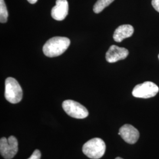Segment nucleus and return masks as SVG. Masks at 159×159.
<instances>
[{
  "mask_svg": "<svg viewBox=\"0 0 159 159\" xmlns=\"http://www.w3.org/2000/svg\"><path fill=\"white\" fill-rule=\"evenodd\" d=\"M4 96L6 100L12 104H17L21 101L23 90L15 79L8 77L6 80Z\"/></svg>",
  "mask_w": 159,
  "mask_h": 159,
  "instance_id": "7ed1b4c3",
  "label": "nucleus"
},
{
  "mask_svg": "<svg viewBox=\"0 0 159 159\" xmlns=\"http://www.w3.org/2000/svg\"><path fill=\"white\" fill-rule=\"evenodd\" d=\"M68 14V3L67 0H57L56 4L51 10V17L57 21H62Z\"/></svg>",
  "mask_w": 159,
  "mask_h": 159,
  "instance_id": "1a4fd4ad",
  "label": "nucleus"
},
{
  "mask_svg": "<svg viewBox=\"0 0 159 159\" xmlns=\"http://www.w3.org/2000/svg\"><path fill=\"white\" fill-rule=\"evenodd\" d=\"M63 110L71 117L78 119H85L89 116V111L84 106L71 100L64 101L62 104Z\"/></svg>",
  "mask_w": 159,
  "mask_h": 159,
  "instance_id": "20e7f679",
  "label": "nucleus"
},
{
  "mask_svg": "<svg viewBox=\"0 0 159 159\" xmlns=\"http://www.w3.org/2000/svg\"><path fill=\"white\" fill-rule=\"evenodd\" d=\"M158 57H159V56H158Z\"/></svg>",
  "mask_w": 159,
  "mask_h": 159,
  "instance_id": "f3484780",
  "label": "nucleus"
},
{
  "mask_svg": "<svg viewBox=\"0 0 159 159\" xmlns=\"http://www.w3.org/2000/svg\"><path fill=\"white\" fill-rule=\"evenodd\" d=\"M18 143L16 137L13 136L2 137L0 140V153L5 159H11L16 155L18 150Z\"/></svg>",
  "mask_w": 159,
  "mask_h": 159,
  "instance_id": "39448f33",
  "label": "nucleus"
},
{
  "mask_svg": "<svg viewBox=\"0 0 159 159\" xmlns=\"http://www.w3.org/2000/svg\"><path fill=\"white\" fill-rule=\"evenodd\" d=\"M118 134L125 142L130 144L136 143L140 137L139 131L130 125H125L121 127Z\"/></svg>",
  "mask_w": 159,
  "mask_h": 159,
  "instance_id": "6e6552de",
  "label": "nucleus"
},
{
  "mask_svg": "<svg viewBox=\"0 0 159 159\" xmlns=\"http://www.w3.org/2000/svg\"><path fill=\"white\" fill-rule=\"evenodd\" d=\"M115 159H122V158H121V157H116Z\"/></svg>",
  "mask_w": 159,
  "mask_h": 159,
  "instance_id": "dca6fc26",
  "label": "nucleus"
},
{
  "mask_svg": "<svg viewBox=\"0 0 159 159\" xmlns=\"http://www.w3.org/2000/svg\"><path fill=\"white\" fill-rule=\"evenodd\" d=\"M159 91V87L156 84L151 81H146L136 85L132 94L137 98H148L155 96Z\"/></svg>",
  "mask_w": 159,
  "mask_h": 159,
  "instance_id": "423d86ee",
  "label": "nucleus"
},
{
  "mask_svg": "<svg viewBox=\"0 0 159 159\" xmlns=\"http://www.w3.org/2000/svg\"><path fill=\"white\" fill-rule=\"evenodd\" d=\"M152 4L154 8L159 12V0H152Z\"/></svg>",
  "mask_w": 159,
  "mask_h": 159,
  "instance_id": "4468645a",
  "label": "nucleus"
},
{
  "mask_svg": "<svg viewBox=\"0 0 159 159\" xmlns=\"http://www.w3.org/2000/svg\"><path fill=\"white\" fill-rule=\"evenodd\" d=\"M27 1H29V2H30V4H33L36 3V2H37V1H38V0H27Z\"/></svg>",
  "mask_w": 159,
  "mask_h": 159,
  "instance_id": "2eb2a0df",
  "label": "nucleus"
},
{
  "mask_svg": "<svg viewBox=\"0 0 159 159\" xmlns=\"http://www.w3.org/2000/svg\"><path fill=\"white\" fill-rule=\"evenodd\" d=\"M114 0H98L93 7V11L98 14L102 11V10L110 4H111Z\"/></svg>",
  "mask_w": 159,
  "mask_h": 159,
  "instance_id": "9b49d317",
  "label": "nucleus"
},
{
  "mask_svg": "<svg viewBox=\"0 0 159 159\" xmlns=\"http://www.w3.org/2000/svg\"><path fill=\"white\" fill-rule=\"evenodd\" d=\"M133 33L134 28L132 25L129 24L120 25L114 33V40L117 43H120L124 39L130 37Z\"/></svg>",
  "mask_w": 159,
  "mask_h": 159,
  "instance_id": "9d476101",
  "label": "nucleus"
},
{
  "mask_svg": "<svg viewBox=\"0 0 159 159\" xmlns=\"http://www.w3.org/2000/svg\"><path fill=\"white\" fill-rule=\"evenodd\" d=\"M41 157V154L40 150L38 149H36L34 150V152L28 159H40Z\"/></svg>",
  "mask_w": 159,
  "mask_h": 159,
  "instance_id": "ddd939ff",
  "label": "nucleus"
},
{
  "mask_svg": "<svg viewBox=\"0 0 159 159\" xmlns=\"http://www.w3.org/2000/svg\"><path fill=\"white\" fill-rule=\"evenodd\" d=\"M129 53L128 50L125 48L112 45L106 54V59L108 63H116L121 60L125 59L128 56Z\"/></svg>",
  "mask_w": 159,
  "mask_h": 159,
  "instance_id": "0eeeda50",
  "label": "nucleus"
},
{
  "mask_svg": "<svg viewBox=\"0 0 159 159\" xmlns=\"http://www.w3.org/2000/svg\"><path fill=\"white\" fill-rule=\"evenodd\" d=\"M8 14L4 0H0V22L5 23L7 21Z\"/></svg>",
  "mask_w": 159,
  "mask_h": 159,
  "instance_id": "f8f14e48",
  "label": "nucleus"
},
{
  "mask_svg": "<svg viewBox=\"0 0 159 159\" xmlns=\"http://www.w3.org/2000/svg\"><path fill=\"white\" fill-rule=\"evenodd\" d=\"M70 40L64 37H54L48 40L43 46V52L47 57L59 56L67 50Z\"/></svg>",
  "mask_w": 159,
  "mask_h": 159,
  "instance_id": "f257e3e1",
  "label": "nucleus"
},
{
  "mask_svg": "<svg viewBox=\"0 0 159 159\" xmlns=\"http://www.w3.org/2000/svg\"><path fill=\"white\" fill-rule=\"evenodd\" d=\"M106 146L104 142L100 138H93L83 145L82 150L83 153L92 159L102 157L105 153Z\"/></svg>",
  "mask_w": 159,
  "mask_h": 159,
  "instance_id": "f03ea898",
  "label": "nucleus"
}]
</instances>
